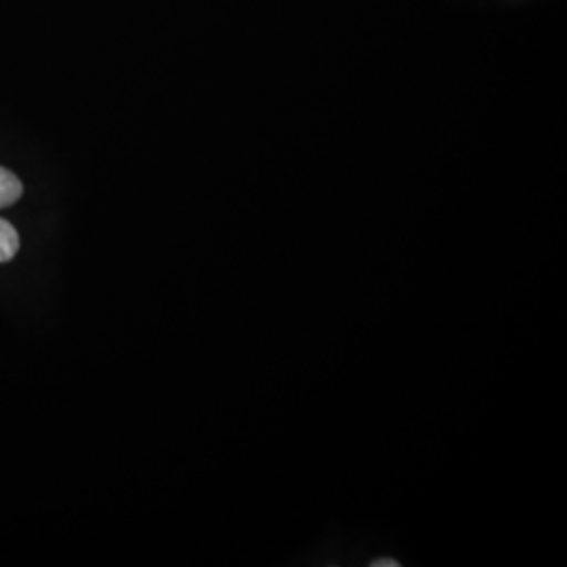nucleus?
I'll return each instance as SVG.
<instances>
[{
  "label": "nucleus",
  "mask_w": 567,
  "mask_h": 567,
  "mask_svg": "<svg viewBox=\"0 0 567 567\" xmlns=\"http://www.w3.org/2000/svg\"><path fill=\"white\" fill-rule=\"evenodd\" d=\"M21 194H23V185L18 179V175L0 166V208L18 203Z\"/></svg>",
  "instance_id": "1"
},
{
  "label": "nucleus",
  "mask_w": 567,
  "mask_h": 567,
  "mask_svg": "<svg viewBox=\"0 0 567 567\" xmlns=\"http://www.w3.org/2000/svg\"><path fill=\"white\" fill-rule=\"evenodd\" d=\"M20 250V236L18 229L9 221L0 219V264L11 261Z\"/></svg>",
  "instance_id": "2"
}]
</instances>
